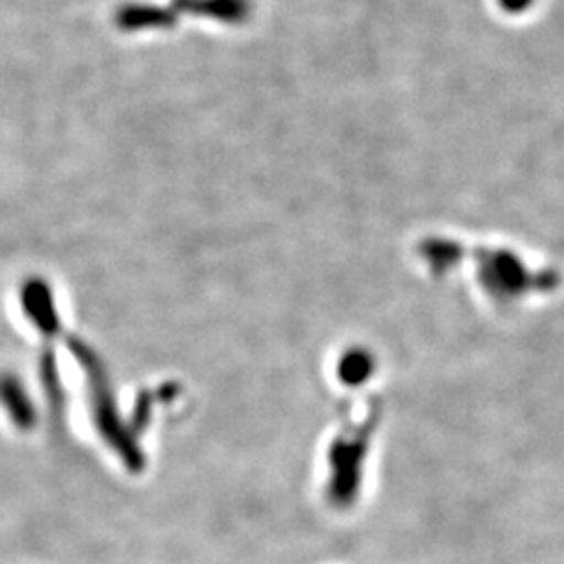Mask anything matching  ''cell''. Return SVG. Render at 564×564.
<instances>
[{"label": "cell", "instance_id": "cell-3", "mask_svg": "<svg viewBox=\"0 0 564 564\" xmlns=\"http://www.w3.org/2000/svg\"><path fill=\"white\" fill-rule=\"evenodd\" d=\"M531 2H533V0H500L502 9L508 11V13H521V11H527V7H529Z\"/></svg>", "mask_w": 564, "mask_h": 564}, {"label": "cell", "instance_id": "cell-1", "mask_svg": "<svg viewBox=\"0 0 564 564\" xmlns=\"http://www.w3.org/2000/svg\"><path fill=\"white\" fill-rule=\"evenodd\" d=\"M178 23V13L172 7L155 4H123L116 11V25L123 32H142V30H170Z\"/></svg>", "mask_w": 564, "mask_h": 564}, {"label": "cell", "instance_id": "cell-2", "mask_svg": "<svg viewBox=\"0 0 564 564\" xmlns=\"http://www.w3.org/2000/svg\"><path fill=\"white\" fill-rule=\"evenodd\" d=\"M178 15L191 13L197 18L223 21L237 25L251 15V0H172L170 4Z\"/></svg>", "mask_w": 564, "mask_h": 564}]
</instances>
